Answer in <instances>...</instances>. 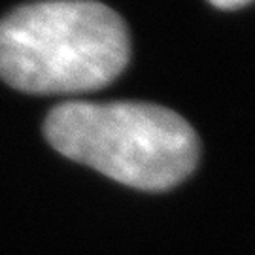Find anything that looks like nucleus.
<instances>
[{"label":"nucleus","mask_w":255,"mask_h":255,"mask_svg":"<svg viewBox=\"0 0 255 255\" xmlns=\"http://www.w3.org/2000/svg\"><path fill=\"white\" fill-rule=\"evenodd\" d=\"M127 25L97 0H38L0 21V78L19 91L99 89L127 66Z\"/></svg>","instance_id":"nucleus-1"},{"label":"nucleus","mask_w":255,"mask_h":255,"mask_svg":"<svg viewBox=\"0 0 255 255\" xmlns=\"http://www.w3.org/2000/svg\"><path fill=\"white\" fill-rule=\"evenodd\" d=\"M44 132L64 157L142 191L178 185L199 159L191 125L153 102H63L49 112Z\"/></svg>","instance_id":"nucleus-2"},{"label":"nucleus","mask_w":255,"mask_h":255,"mask_svg":"<svg viewBox=\"0 0 255 255\" xmlns=\"http://www.w3.org/2000/svg\"><path fill=\"white\" fill-rule=\"evenodd\" d=\"M210 2L218 8H237V6H242L250 0H210Z\"/></svg>","instance_id":"nucleus-3"}]
</instances>
